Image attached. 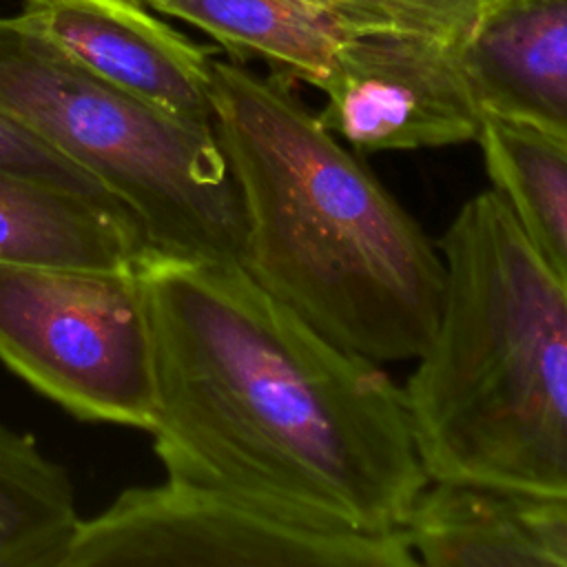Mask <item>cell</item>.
Returning <instances> with one entry per match:
<instances>
[{"instance_id": "ba28073f", "label": "cell", "mask_w": 567, "mask_h": 567, "mask_svg": "<svg viewBox=\"0 0 567 567\" xmlns=\"http://www.w3.org/2000/svg\"><path fill=\"white\" fill-rule=\"evenodd\" d=\"M60 51L120 93L166 115L213 122V49L155 18L140 0H20Z\"/></svg>"}, {"instance_id": "277c9868", "label": "cell", "mask_w": 567, "mask_h": 567, "mask_svg": "<svg viewBox=\"0 0 567 567\" xmlns=\"http://www.w3.org/2000/svg\"><path fill=\"white\" fill-rule=\"evenodd\" d=\"M0 113L93 175L157 255L244 264L246 208L213 122L120 93L22 13L0 18Z\"/></svg>"}, {"instance_id": "52a82bcc", "label": "cell", "mask_w": 567, "mask_h": 567, "mask_svg": "<svg viewBox=\"0 0 567 567\" xmlns=\"http://www.w3.org/2000/svg\"><path fill=\"white\" fill-rule=\"evenodd\" d=\"M317 89L319 120L359 155L476 142L485 122L456 40L419 31L348 35Z\"/></svg>"}, {"instance_id": "30bf717a", "label": "cell", "mask_w": 567, "mask_h": 567, "mask_svg": "<svg viewBox=\"0 0 567 567\" xmlns=\"http://www.w3.org/2000/svg\"><path fill=\"white\" fill-rule=\"evenodd\" d=\"M155 255L120 204L0 166V264L137 272Z\"/></svg>"}, {"instance_id": "9a60e30c", "label": "cell", "mask_w": 567, "mask_h": 567, "mask_svg": "<svg viewBox=\"0 0 567 567\" xmlns=\"http://www.w3.org/2000/svg\"><path fill=\"white\" fill-rule=\"evenodd\" d=\"M354 31L399 29L458 40L485 0H312Z\"/></svg>"}, {"instance_id": "9c48e42d", "label": "cell", "mask_w": 567, "mask_h": 567, "mask_svg": "<svg viewBox=\"0 0 567 567\" xmlns=\"http://www.w3.org/2000/svg\"><path fill=\"white\" fill-rule=\"evenodd\" d=\"M456 53L485 115L567 144V0H485Z\"/></svg>"}, {"instance_id": "8992f818", "label": "cell", "mask_w": 567, "mask_h": 567, "mask_svg": "<svg viewBox=\"0 0 567 567\" xmlns=\"http://www.w3.org/2000/svg\"><path fill=\"white\" fill-rule=\"evenodd\" d=\"M403 529L326 532L164 478L80 518L60 567H414Z\"/></svg>"}, {"instance_id": "7c38bea8", "label": "cell", "mask_w": 567, "mask_h": 567, "mask_svg": "<svg viewBox=\"0 0 567 567\" xmlns=\"http://www.w3.org/2000/svg\"><path fill=\"white\" fill-rule=\"evenodd\" d=\"M421 565L551 567L514 496L456 481H427L401 527Z\"/></svg>"}, {"instance_id": "3957f363", "label": "cell", "mask_w": 567, "mask_h": 567, "mask_svg": "<svg viewBox=\"0 0 567 567\" xmlns=\"http://www.w3.org/2000/svg\"><path fill=\"white\" fill-rule=\"evenodd\" d=\"M445 290L403 394L430 481L567 498V295L498 190L441 239Z\"/></svg>"}, {"instance_id": "4fadbf2b", "label": "cell", "mask_w": 567, "mask_h": 567, "mask_svg": "<svg viewBox=\"0 0 567 567\" xmlns=\"http://www.w3.org/2000/svg\"><path fill=\"white\" fill-rule=\"evenodd\" d=\"M476 144L492 188L567 295V144L489 115Z\"/></svg>"}, {"instance_id": "8fae6325", "label": "cell", "mask_w": 567, "mask_h": 567, "mask_svg": "<svg viewBox=\"0 0 567 567\" xmlns=\"http://www.w3.org/2000/svg\"><path fill=\"white\" fill-rule=\"evenodd\" d=\"M219 42L235 60L259 58L272 75L319 86L339 44L357 33L312 0H140Z\"/></svg>"}, {"instance_id": "7a4b0ae2", "label": "cell", "mask_w": 567, "mask_h": 567, "mask_svg": "<svg viewBox=\"0 0 567 567\" xmlns=\"http://www.w3.org/2000/svg\"><path fill=\"white\" fill-rule=\"evenodd\" d=\"M210 104L246 208L241 268L343 348L416 361L445 290L439 246L292 82L213 60Z\"/></svg>"}, {"instance_id": "2e32d148", "label": "cell", "mask_w": 567, "mask_h": 567, "mask_svg": "<svg viewBox=\"0 0 567 567\" xmlns=\"http://www.w3.org/2000/svg\"><path fill=\"white\" fill-rule=\"evenodd\" d=\"M0 166L38 175L73 190L120 204L93 175L47 146L20 124L0 113ZM122 206V204H120ZM124 208V206H122Z\"/></svg>"}, {"instance_id": "5b68a950", "label": "cell", "mask_w": 567, "mask_h": 567, "mask_svg": "<svg viewBox=\"0 0 567 567\" xmlns=\"http://www.w3.org/2000/svg\"><path fill=\"white\" fill-rule=\"evenodd\" d=\"M0 361L82 421L148 432L153 359L142 270L0 264Z\"/></svg>"}, {"instance_id": "e0dca14e", "label": "cell", "mask_w": 567, "mask_h": 567, "mask_svg": "<svg viewBox=\"0 0 567 567\" xmlns=\"http://www.w3.org/2000/svg\"><path fill=\"white\" fill-rule=\"evenodd\" d=\"M518 514L551 567H567V498H518Z\"/></svg>"}, {"instance_id": "5bb4252c", "label": "cell", "mask_w": 567, "mask_h": 567, "mask_svg": "<svg viewBox=\"0 0 567 567\" xmlns=\"http://www.w3.org/2000/svg\"><path fill=\"white\" fill-rule=\"evenodd\" d=\"M80 518L69 472L0 425V567H60Z\"/></svg>"}, {"instance_id": "6da1fadb", "label": "cell", "mask_w": 567, "mask_h": 567, "mask_svg": "<svg viewBox=\"0 0 567 567\" xmlns=\"http://www.w3.org/2000/svg\"><path fill=\"white\" fill-rule=\"evenodd\" d=\"M168 478L326 532L388 534L427 485L403 388L241 266L142 268Z\"/></svg>"}]
</instances>
